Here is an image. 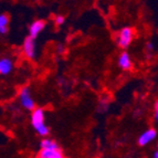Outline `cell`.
Wrapping results in <instances>:
<instances>
[{
  "mask_svg": "<svg viewBox=\"0 0 158 158\" xmlns=\"http://www.w3.org/2000/svg\"><path fill=\"white\" fill-rule=\"evenodd\" d=\"M134 39V30L131 27H125L116 35V43L122 49H126Z\"/></svg>",
  "mask_w": 158,
  "mask_h": 158,
  "instance_id": "obj_1",
  "label": "cell"
},
{
  "mask_svg": "<svg viewBox=\"0 0 158 158\" xmlns=\"http://www.w3.org/2000/svg\"><path fill=\"white\" fill-rule=\"evenodd\" d=\"M19 100L21 103V106L23 108H26L27 111H33L35 108V103H34L33 98L31 96V93H30L29 87H22L19 93Z\"/></svg>",
  "mask_w": 158,
  "mask_h": 158,
  "instance_id": "obj_2",
  "label": "cell"
},
{
  "mask_svg": "<svg viewBox=\"0 0 158 158\" xmlns=\"http://www.w3.org/2000/svg\"><path fill=\"white\" fill-rule=\"evenodd\" d=\"M156 137H157L156 129L148 128V129H146L145 132H143L142 134L139 135L138 139H137V143H138L139 146H146V145H148V144H150L152 142H154V140L156 139Z\"/></svg>",
  "mask_w": 158,
  "mask_h": 158,
  "instance_id": "obj_3",
  "label": "cell"
},
{
  "mask_svg": "<svg viewBox=\"0 0 158 158\" xmlns=\"http://www.w3.org/2000/svg\"><path fill=\"white\" fill-rule=\"evenodd\" d=\"M22 50H23V54L28 59H33L35 56V43H34V38L28 37L24 39L23 45H22Z\"/></svg>",
  "mask_w": 158,
  "mask_h": 158,
  "instance_id": "obj_4",
  "label": "cell"
},
{
  "mask_svg": "<svg viewBox=\"0 0 158 158\" xmlns=\"http://www.w3.org/2000/svg\"><path fill=\"white\" fill-rule=\"evenodd\" d=\"M31 124L33 128L35 129L37 127L45 124L44 123V111L42 108H34L31 113Z\"/></svg>",
  "mask_w": 158,
  "mask_h": 158,
  "instance_id": "obj_5",
  "label": "cell"
},
{
  "mask_svg": "<svg viewBox=\"0 0 158 158\" xmlns=\"http://www.w3.org/2000/svg\"><path fill=\"white\" fill-rule=\"evenodd\" d=\"M45 28V22L43 20H35L33 21L31 24H30V28H29V35L32 38H35L39 35L42 30Z\"/></svg>",
  "mask_w": 158,
  "mask_h": 158,
  "instance_id": "obj_6",
  "label": "cell"
},
{
  "mask_svg": "<svg viewBox=\"0 0 158 158\" xmlns=\"http://www.w3.org/2000/svg\"><path fill=\"white\" fill-rule=\"evenodd\" d=\"M38 156L40 158H62L63 157V153L60 149V147L52 148V149H42L41 148Z\"/></svg>",
  "mask_w": 158,
  "mask_h": 158,
  "instance_id": "obj_7",
  "label": "cell"
},
{
  "mask_svg": "<svg viewBox=\"0 0 158 158\" xmlns=\"http://www.w3.org/2000/svg\"><path fill=\"white\" fill-rule=\"evenodd\" d=\"M118 66L122 70H124V71H129V70L133 68L132 59H131V56H129V54L127 52H123L121 56H119Z\"/></svg>",
  "mask_w": 158,
  "mask_h": 158,
  "instance_id": "obj_8",
  "label": "cell"
},
{
  "mask_svg": "<svg viewBox=\"0 0 158 158\" xmlns=\"http://www.w3.org/2000/svg\"><path fill=\"white\" fill-rule=\"evenodd\" d=\"M13 70V62L10 58H2L0 60V74L8 75Z\"/></svg>",
  "mask_w": 158,
  "mask_h": 158,
  "instance_id": "obj_9",
  "label": "cell"
},
{
  "mask_svg": "<svg viewBox=\"0 0 158 158\" xmlns=\"http://www.w3.org/2000/svg\"><path fill=\"white\" fill-rule=\"evenodd\" d=\"M9 16L7 13H2L0 16V33L5 34L8 31V27H9Z\"/></svg>",
  "mask_w": 158,
  "mask_h": 158,
  "instance_id": "obj_10",
  "label": "cell"
},
{
  "mask_svg": "<svg viewBox=\"0 0 158 158\" xmlns=\"http://www.w3.org/2000/svg\"><path fill=\"white\" fill-rule=\"evenodd\" d=\"M40 146L42 149H52V148H59V145L54 140L50 139V138H44L42 142L40 143Z\"/></svg>",
  "mask_w": 158,
  "mask_h": 158,
  "instance_id": "obj_11",
  "label": "cell"
},
{
  "mask_svg": "<svg viewBox=\"0 0 158 158\" xmlns=\"http://www.w3.org/2000/svg\"><path fill=\"white\" fill-rule=\"evenodd\" d=\"M35 132H37L38 135H40V136L45 137L49 135V133H50V128H49L45 124H43V125H41V126L37 127V128H35Z\"/></svg>",
  "mask_w": 158,
  "mask_h": 158,
  "instance_id": "obj_12",
  "label": "cell"
},
{
  "mask_svg": "<svg viewBox=\"0 0 158 158\" xmlns=\"http://www.w3.org/2000/svg\"><path fill=\"white\" fill-rule=\"evenodd\" d=\"M64 17H62V16H56V19H54V22H56V26H62V24L64 23Z\"/></svg>",
  "mask_w": 158,
  "mask_h": 158,
  "instance_id": "obj_13",
  "label": "cell"
},
{
  "mask_svg": "<svg viewBox=\"0 0 158 158\" xmlns=\"http://www.w3.org/2000/svg\"><path fill=\"white\" fill-rule=\"evenodd\" d=\"M154 119H155V123L158 125V112H156L155 113V117H154Z\"/></svg>",
  "mask_w": 158,
  "mask_h": 158,
  "instance_id": "obj_14",
  "label": "cell"
},
{
  "mask_svg": "<svg viewBox=\"0 0 158 158\" xmlns=\"http://www.w3.org/2000/svg\"><path fill=\"white\" fill-rule=\"evenodd\" d=\"M147 49L152 50V49H153V43H147Z\"/></svg>",
  "mask_w": 158,
  "mask_h": 158,
  "instance_id": "obj_15",
  "label": "cell"
},
{
  "mask_svg": "<svg viewBox=\"0 0 158 158\" xmlns=\"http://www.w3.org/2000/svg\"><path fill=\"white\" fill-rule=\"evenodd\" d=\"M155 111L158 112V101L156 102V104H155Z\"/></svg>",
  "mask_w": 158,
  "mask_h": 158,
  "instance_id": "obj_16",
  "label": "cell"
},
{
  "mask_svg": "<svg viewBox=\"0 0 158 158\" xmlns=\"http://www.w3.org/2000/svg\"><path fill=\"white\" fill-rule=\"evenodd\" d=\"M154 157H155V158H158V150H156L155 153H154Z\"/></svg>",
  "mask_w": 158,
  "mask_h": 158,
  "instance_id": "obj_17",
  "label": "cell"
}]
</instances>
